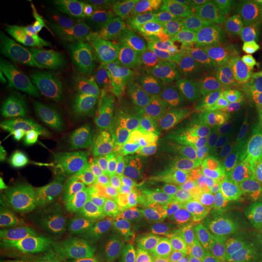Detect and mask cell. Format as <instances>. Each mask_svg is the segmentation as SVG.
I'll use <instances>...</instances> for the list:
<instances>
[{
    "label": "cell",
    "instance_id": "10",
    "mask_svg": "<svg viewBox=\"0 0 262 262\" xmlns=\"http://www.w3.org/2000/svg\"><path fill=\"white\" fill-rule=\"evenodd\" d=\"M92 16H94L95 28L98 32V46L106 58V64L98 76L110 96L111 98L118 96L125 89L128 82H136L143 89H146L147 94L151 95L147 84L141 80V77L137 73L139 66L134 64L128 53L114 38L111 29L103 19V15L96 6L92 8Z\"/></svg>",
    "mask_w": 262,
    "mask_h": 262
},
{
    "label": "cell",
    "instance_id": "13",
    "mask_svg": "<svg viewBox=\"0 0 262 262\" xmlns=\"http://www.w3.org/2000/svg\"><path fill=\"white\" fill-rule=\"evenodd\" d=\"M10 225L12 223L8 220V217L2 213V217H0V237H2V244H3V246L6 249L15 251V249L19 248V239L18 236L15 234V232L12 230Z\"/></svg>",
    "mask_w": 262,
    "mask_h": 262
},
{
    "label": "cell",
    "instance_id": "1",
    "mask_svg": "<svg viewBox=\"0 0 262 262\" xmlns=\"http://www.w3.org/2000/svg\"><path fill=\"white\" fill-rule=\"evenodd\" d=\"M0 134L5 158L42 187L117 206L131 204L105 179L86 147L53 131L6 95L0 101Z\"/></svg>",
    "mask_w": 262,
    "mask_h": 262
},
{
    "label": "cell",
    "instance_id": "2",
    "mask_svg": "<svg viewBox=\"0 0 262 262\" xmlns=\"http://www.w3.org/2000/svg\"><path fill=\"white\" fill-rule=\"evenodd\" d=\"M86 150L105 179L130 203L153 210H173L200 192L195 169L187 159L156 149L94 144Z\"/></svg>",
    "mask_w": 262,
    "mask_h": 262
},
{
    "label": "cell",
    "instance_id": "5",
    "mask_svg": "<svg viewBox=\"0 0 262 262\" xmlns=\"http://www.w3.org/2000/svg\"><path fill=\"white\" fill-rule=\"evenodd\" d=\"M15 92L47 121L76 137L113 144L155 137L150 127L118 111L114 103L95 106L79 99L67 79L20 75L15 82Z\"/></svg>",
    "mask_w": 262,
    "mask_h": 262
},
{
    "label": "cell",
    "instance_id": "14",
    "mask_svg": "<svg viewBox=\"0 0 262 262\" xmlns=\"http://www.w3.org/2000/svg\"><path fill=\"white\" fill-rule=\"evenodd\" d=\"M249 38L256 53H262V9L255 10V15L251 22Z\"/></svg>",
    "mask_w": 262,
    "mask_h": 262
},
{
    "label": "cell",
    "instance_id": "15",
    "mask_svg": "<svg viewBox=\"0 0 262 262\" xmlns=\"http://www.w3.org/2000/svg\"><path fill=\"white\" fill-rule=\"evenodd\" d=\"M255 5H258V6H261V9H262V2H258V3H255Z\"/></svg>",
    "mask_w": 262,
    "mask_h": 262
},
{
    "label": "cell",
    "instance_id": "4",
    "mask_svg": "<svg viewBox=\"0 0 262 262\" xmlns=\"http://www.w3.org/2000/svg\"><path fill=\"white\" fill-rule=\"evenodd\" d=\"M162 102L179 118L211 128L234 122H253L262 113V73L251 66H237L217 83L192 86L140 67Z\"/></svg>",
    "mask_w": 262,
    "mask_h": 262
},
{
    "label": "cell",
    "instance_id": "8",
    "mask_svg": "<svg viewBox=\"0 0 262 262\" xmlns=\"http://www.w3.org/2000/svg\"><path fill=\"white\" fill-rule=\"evenodd\" d=\"M91 230L108 262H189L178 234L144 215L110 211L92 220Z\"/></svg>",
    "mask_w": 262,
    "mask_h": 262
},
{
    "label": "cell",
    "instance_id": "9",
    "mask_svg": "<svg viewBox=\"0 0 262 262\" xmlns=\"http://www.w3.org/2000/svg\"><path fill=\"white\" fill-rule=\"evenodd\" d=\"M153 56L156 58L153 69L181 83L192 86L217 83L242 64L239 57L222 56L213 51L188 47L175 39L158 41Z\"/></svg>",
    "mask_w": 262,
    "mask_h": 262
},
{
    "label": "cell",
    "instance_id": "11",
    "mask_svg": "<svg viewBox=\"0 0 262 262\" xmlns=\"http://www.w3.org/2000/svg\"><path fill=\"white\" fill-rule=\"evenodd\" d=\"M220 251L225 262H262V232L229 229L222 236Z\"/></svg>",
    "mask_w": 262,
    "mask_h": 262
},
{
    "label": "cell",
    "instance_id": "3",
    "mask_svg": "<svg viewBox=\"0 0 262 262\" xmlns=\"http://www.w3.org/2000/svg\"><path fill=\"white\" fill-rule=\"evenodd\" d=\"M0 208L24 239L29 262H108L80 227L28 184L3 177Z\"/></svg>",
    "mask_w": 262,
    "mask_h": 262
},
{
    "label": "cell",
    "instance_id": "12",
    "mask_svg": "<svg viewBox=\"0 0 262 262\" xmlns=\"http://www.w3.org/2000/svg\"><path fill=\"white\" fill-rule=\"evenodd\" d=\"M72 92L84 102L95 106H105L113 103V98L103 88L99 76H86L82 79H67Z\"/></svg>",
    "mask_w": 262,
    "mask_h": 262
},
{
    "label": "cell",
    "instance_id": "16",
    "mask_svg": "<svg viewBox=\"0 0 262 262\" xmlns=\"http://www.w3.org/2000/svg\"><path fill=\"white\" fill-rule=\"evenodd\" d=\"M259 121L262 122V113H261V115H259Z\"/></svg>",
    "mask_w": 262,
    "mask_h": 262
},
{
    "label": "cell",
    "instance_id": "6",
    "mask_svg": "<svg viewBox=\"0 0 262 262\" xmlns=\"http://www.w3.org/2000/svg\"><path fill=\"white\" fill-rule=\"evenodd\" d=\"M215 184L241 219L262 225V128L234 122L206 133Z\"/></svg>",
    "mask_w": 262,
    "mask_h": 262
},
{
    "label": "cell",
    "instance_id": "7",
    "mask_svg": "<svg viewBox=\"0 0 262 262\" xmlns=\"http://www.w3.org/2000/svg\"><path fill=\"white\" fill-rule=\"evenodd\" d=\"M170 28L229 57L255 54L249 38L255 8L230 0H169L160 5Z\"/></svg>",
    "mask_w": 262,
    "mask_h": 262
}]
</instances>
